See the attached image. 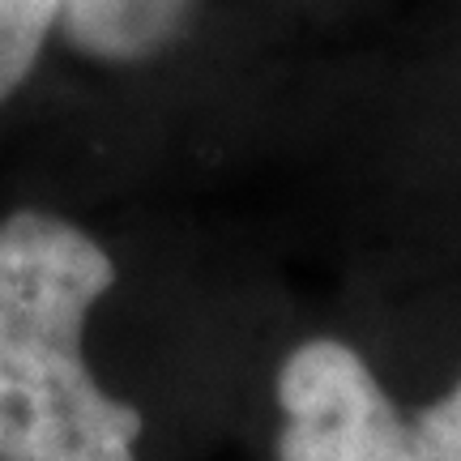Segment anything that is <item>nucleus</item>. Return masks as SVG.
Returning a JSON list of instances; mask_svg holds the SVG:
<instances>
[{
	"mask_svg": "<svg viewBox=\"0 0 461 461\" xmlns=\"http://www.w3.org/2000/svg\"><path fill=\"white\" fill-rule=\"evenodd\" d=\"M115 265L56 214L0 222V461H137L141 414L82 359L86 316Z\"/></svg>",
	"mask_w": 461,
	"mask_h": 461,
	"instance_id": "obj_1",
	"label": "nucleus"
},
{
	"mask_svg": "<svg viewBox=\"0 0 461 461\" xmlns=\"http://www.w3.org/2000/svg\"><path fill=\"white\" fill-rule=\"evenodd\" d=\"M282 461H402L406 428L367 363L338 342H308L278 380Z\"/></svg>",
	"mask_w": 461,
	"mask_h": 461,
	"instance_id": "obj_2",
	"label": "nucleus"
},
{
	"mask_svg": "<svg viewBox=\"0 0 461 461\" xmlns=\"http://www.w3.org/2000/svg\"><path fill=\"white\" fill-rule=\"evenodd\" d=\"M188 0H65L68 43L95 60H141L176 34Z\"/></svg>",
	"mask_w": 461,
	"mask_h": 461,
	"instance_id": "obj_3",
	"label": "nucleus"
},
{
	"mask_svg": "<svg viewBox=\"0 0 461 461\" xmlns=\"http://www.w3.org/2000/svg\"><path fill=\"white\" fill-rule=\"evenodd\" d=\"M65 0H0V103L26 82Z\"/></svg>",
	"mask_w": 461,
	"mask_h": 461,
	"instance_id": "obj_4",
	"label": "nucleus"
},
{
	"mask_svg": "<svg viewBox=\"0 0 461 461\" xmlns=\"http://www.w3.org/2000/svg\"><path fill=\"white\" fill-rule=\"evenodd\" d=\"M402 461H461V445L448 440L445 431H436L428 419H419V428L406 431Z\"/></svg>",
	"mask_w": 461,
	"mask_h": 461,
	"instance_id": "obj_5",
	"label": "nucleus"
},
{
	"mask_svg": "<svg viewBox=\"0 0 461 461\" xmlns=\"http://www.w3.org/2000/svg\"><path fill=\"white\" fill-rule=\"evenodd\" d=\"M423 419H428L436 431H445L448 440H457V445H461V389L453 397H445L440 406H431Z\"/></svg>",
	"mask_w": 461,
	"mask_h": 461,
	"instance_id": "obj_6",
	"label": "nucleus"
}]
</instances>
